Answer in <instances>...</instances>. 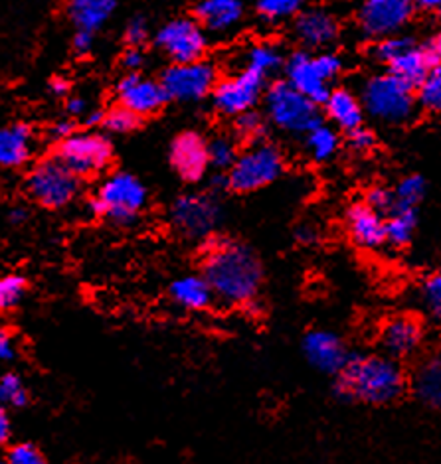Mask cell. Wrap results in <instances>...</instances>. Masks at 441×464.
Here are the masks:
<instances>
[{"label": "cell", "mask_w": 441, "mask_h": 464, "mask_svg": "<svg viewBox=\"0 0 441 464\" xmlns=\"http://www.w3.org/2000/svg\"><path fill=\"white\" fill-rule=\"evenodd\" d=\"M16 358V344H15V336L8 333V330H3L0 333V360L10 362Z\"/></svg>", "instance_id": "bcb514c9"}, {"label": "cell", "mask_w": 441, "mask_h": 464, "mask_svg": "<svg viewBox=\"0 0 441 464\" xmlns=\"http://www.w3.org/2000/svg\"><path fill=\"white\" fill-rule=\"evenodd\" d=\"M236 130L241 139L258 140L263 135V121L258 113H244L236 119Z\"/></svg>", "instance_id": "b9f144b4"}, {"label": "cell", "mask_w": 441, "mask_h": 464, "mask_svg": "<svg viewBox=\"0 0 441 464\" xmlns=\"http://www.w3.org/2000/svg\"><path fill=\"white\" fill-rule=\"evenodd\" d=\"M256 10L261 20L283 22L301 13V3L299 0H261Z\"/></svg>", "instance_id": "d6a6232c"}, {"label": "cell", "mask_w": 441, "mask_h": 464, "mask_svg": "<svg viewBox=\"0 0 441 464\" xmlns=\"http://www.w3.org/2000/svg\"><path fill=\"white\" fill-rule=\"evenodd\" d=\"M367 204L378 214H392L396 209L394 192L384 186H374L367 194Z\"/></svg>", "instance_id": "60d3db41"}, {"label": "cell", "mask_w": 441, "mask_h": 464, "mask_svg": "<svg viewBox=\"0 0 441 464\" xmlns=\"http://www.w3.org/2000/svg\"><path fill=\"white\" fill-rule=\"evenodd\" d=\"M171 162L182 180H201L211 167V145L196 132H182L171 145Z\"/></svg>", "instance_id": "2e32d148"}, {"label": "cell", "mask_w": 441, "mask_h": 464, "mask_svg": "<svg viewBox=\"0 0 441 464\" xmlns=\"http://www.w3.org/2000/svg\"><path fill=\"white\" fill-rule=\"evenodd\" d=\"M220 218V206L208 196H182L172 206V222L186 237H211Z\"/></svg>", "instance_id": "5bb4252c"}, {"label": "cell", "mask_w": 441, "mask_h": 464, "mask_svg": "<svg viewBox=\"0 0 441 464\" xmlns=\"http://www.w3.org/2000/svg\"><path fill=\"white\" fill-rule=\"evenodd\" d=\"M261 90L263 77L250 70H244L216 85V90L212 92L214 107L228 117H240L250 113V109L258 103Z\"/></svg>", "instance_id": "4fadbf2b"}, {"label": "cell", "mask_w": 441, "mask_h": 464, "mask_svg": "<svg viewBox=\"0 0 441 464\" xmlns=\"http://www.w3.org/2000/svg\"><path fill=\"white\" fill-rule=\"evenodd\" d=\"M266 107L271 123L288 132H311L321 125L317 103L297 92L289 82H275L266 95Z\"/></svg>", "instance_id": "8992f818"}, {"label": "cell", "mask_w": 441, "mask_h": 464, "mask_svg": "<svg viewBox=\"0 0 441 464\" xmlns=\"http://www.w3.org/2000/svg\"><path fill=\"white\" fill-rule=\"evenodd\" d=\"M8 464H48L46 457L30 443H20L10 447L8 455H6Z\"/></svg>", "instance_id": "ab89813d"}, {"label": "cell", "mask_w": 441, "mask_h": 464, "mask_svg": "<svg viewBox=\"0 0 441 464\" xmlns=\"http://www.w3.org/2000/svg\"><path fill=\"white\" fill-rule=\"evenodd\" d=\"M388 68H390L392 75L398 77V80H402L406 85H410V87H414V90H417V87L424 83L429 70H432V65H429V62L426 60L422 48L414 46L412 50L402 53L398 60L392 62Z\"/></svg>", "instance_id": "4316f807"}, {"label": "cell", "mask_w": 441, "mask_h": 464, "mask_svg": "<svg viewBox=\"0 0 441 464\" xmlns=\"http://www.w3.org/2000/svg\"><path fill=\"white\" fill-rule=\"evenodd\" d=\"M340 70H343V62L335 53L309 56L305 52H297L285 65L288 82L317 105L328 102L333 93L328 90V82H333Z\"/></svg>", "instance_id": "5b68a950"}, {"label": "cell", "mask_w": 441, "mask_h": 464, "mask_svg": "<svg viewBox=\"0 0 441 464\" xmlns=\"http://www.w3.org/2000/svg\"><path fill=\"white\" fill-rule=\"evenodd\" d=\"M161 85L174 102H198L216 90V70L208 62L172 63L162 72Z\"/></svg>", "instance_id": "8fae6325"}, {"label": "cell", "mask_w": 441, "mask_h": 464, "mask_svg": "<svg viewBox=\"0 0 441 464\" xmlns=\"http://www.w3.org/2000/svg\"><path fill=\"white\" fill-rule=\"evenodd\" d=\"M244 16V6L238 0H206L194 6V20L212 32L234 28Z\"/></svg>", "instance_id": "44dd1931"}, {"label": "cell", "mask_w": 441, "mask_h": 464, "mask_svg": "<svg viewBox=\"0 0 441 464\" xmlns=\"http://www.w3.org/2000/svg\"><path fill=\"white\" fill-rule=\"evenodd\" d=\"M28 218V212H26V209L24 208H13V209H10V214H8V219H10V224H22V222H24V219Z\"/></svg>", "instance_id": "db71d44e"}, {"label": "cell", "mask_w": 441, "mask_h": 464, "mask_svg": "<svg viewBox=\"0 0 441 464\" xmlns=\"http://www.w3.org/2000/svg\"><path fill=\"white\" fill-rule=\"evenodd\" d=\"M348 145L352 150L357 152H367L374 147V135L368 129H357L348 132Z\"/></svg>", "instance_id": "ee69618b"}, {"label": "cell", "mask_w": 441, "mask_h": 464, "mask_svg": "<svg viewBox=\"0 0 441 464\" xmlns=\"http://www.w3.org/2000/svg\"><path fill=\"white\" fill-rule=\"evenodd\" d=\"M26 190L44 208L58 209L74 202L80 192V176H75L56 157L44 159L30 170Z\"/></svg>", "instance_id": "52a82bcc"}, {"label": "cell", "mask_w": 441, "mask_h": 464, "mask_svg": "<svg viewBox=\"0 0 441 464\" xmlns=\"http://www.w3.org/2000/svg\"><path fill=\"white\" fill-rule=\"evenodd\" d=\"M3 464H8V462H6V460H5V462H3Z\"/></svg>", "instance_id": "6f0895ef"}, {"label": "cell", "mask_w": 441, "mask_h": 464, "mask_svg": "<svg viewBox=\"0 0 441 464\" xmlns=\"http://www.w3.org/2000/svg\"><path fill=\"white\" fill-rule=\"evenodd\" d=\"M32 149H34V135L24 123H16L0 132V164L6 169H18L26 164Z\"/></svg>", "instance_id": "7402d4cb"}, {"label": "cell", "mask_w": 441, "mask_h": 464, "mask_svg": "<svg viewBox=\"0 0 441 464\" xmlns=\"http://www.w3.org/2000/svg\"><path fill=\"white\" fill-rule=\"evenodd\" d=\"M416 46L412 38L407 36H392V38H384L380 40L377 46H374L372 53L374 58H377L378 62L390 65L392 62L398 60L402 53H406L407 50H412Z\"/></svg>", "instance_id": "e575fe53"}, {"label": "cell", "mask_w": 441, "mask_h": 464, "mask_svg": "<svg viewBox=\"0 0 441 464\" xmlns=\"http://www.w3.org/2000/svg\"><path fill=\"white\" fill-rule=\"evenodd\" d=\"M119 102L137 117H149L159 111L169 95L161 82H152L139 73H129L117 85Z\"/></svg>", "instance_id": "9a60e30c"}, {"label": "cell", "mask_w": 441, "mask_h": 464, "mask_svg": "<svg viewBox=\"0 0 441 464\" xmlns=\"http://www.w3.org/2000/svg\"><path fill=\"white\" fill-rule=\"evenodd\" d=\"M325 109L328 119L340 129L352 132L362 127L365 105H362V102H358V97L355 93H350L348 90H335L330 93Z\"/></svg>", "instance_id": "cb8c5ba5"}, {"label": "cell", "mask_w": 441, "mask_h": 464, "mask_svg": "<svg viewBox=\"0 0 441 464\" xmlns=\"http://www.w3.org/2000/svg\"><path fill=\"white\" fill-rule=\"evenodd\" d=\"M50 132L54 139H58L62 142L74 135V125L70 123V121H58V123L50 129Z\"/></svg>", "instance_id": "681fc988"}, {"label": "cell", "mask_w": 441, "mask_h": 464, "mask_svg": "<svg viewBox=\"0 0 441 464\" xmlns=\"http://www.w3.org/2000/svg\"><path fill=\"white\" fill-rule=\"evenodd\" d=\"M68 90H70V83L65 82V80H62V77H56V80L52 82V92L56 93V95L62 97V95L68 93Z\"/></svg>", "instance_id": "11a10c76"}, {"label": "cell", "mask_w": 441, "mask_h": 464, "mask_svg": "<svg viewBox=\"0 0 441 464\" xmlns=\"http://www.w3.org/2000/svg\"><path fill=\"white\" fill-rule=\"evenodd\" d=\"M123 65L127 70H131V73H137V70L142 65V62H145V56H142L141 48H129L125 53H123Z\"/></svg>", "instance_id": "7dc6e473"}, {"label": "cell", "mask_w": 441, "mask_h": 464, "mask_svg": "<svg viewBox=\"0 0 441 464\" xmlns=\"http://www.w3.org/2000/svg\"><path fill=\"white\" fill-rule=\"evenodd\" d=\"M171 295L176 304L189 311H202L212 303L214 291L204 277H182L171 285Z\"/></svg>", "instance_id": "484cf974"}, {"label": "cell", "mask_w": 441, "mask_h": 464, "mask_svg": "<svg viewBox=\"0 0 441 464\" xmlns=\"http://www.w3.org/2000/svg\"><path fill=\"white\" fill-rule=\"evenodd\" d=\"M283 63V56L278 46L273 44H256L246 52V70L258 73L261 77H268L270 73L278 72Z\"/></svg>", "instance_id": "83f0119b"}, {"label": "cell", "mask_w": 441, "mask_h": 464, "mask_svg": "<svg viewBox=\"0 0 441 464\" xmlns=\"http://www.w3.org/2000/svg\"><path fill=\"white\" fill-rule=\"evenodd\" d=\"M92 44H93V34H90V32L77 30V34L74 36V48H75V52H80V53L90 52Z\"/></svg>", "instance_id": "c3c4849f"}, {"label": "cell", "mask_w": 441, "mask_h": 464, "mask_svg": "<svg viewBox=\"0 0 441 464\" xmlns=\"http://www.w3.org/2000/svg\"><path fill=\"white\" fill-rule=\"evenodd\" d=\"M113 149L99 132H74L60 142L56 159L62 160L75 176H92L102 172L112 162Z\"/></svg>", "instance_id": "9c48e42d"}, {"label": "cell", "mask_w": 441, "mask_h": 464, "mask_svg": "<svg viewBox=\"0 0 441 464\" xmlns=\"http://www.w3.org/2000/svg\"><path fill=\"white\" fill-rule=\"evenodd\" d=\"M426 194V182L422 176H406V179L396 186L394 198H396V209H416ZM394 209V212H396Z\"/></svg>", "instance_id": "1f68e13d"}, {"label": "cell", "mask_w": 441, "mask_h": 464, "mask_svg": "<svg viewBox=\"0 0 441 464\" xmlns=\"http://www.w3.org/2000/svg\"><path fill=\"white\" fill-rule=\"evenodd\" d=\"M412 390L424 405L441 409V353H432L416 368Z\"/></svg>", "instance_id": "603a6c76"}, {"label": "cell", "mask_w": 441, "mask_h": 464, "mask_svg": "<svg viewBox=\"0 0 441 464\" xmlns=\"http://www.w3.org/2000/svg\"><path fill=\"white\" fill-rule=\"evenodd\" d=\"M65 109H68V113H70V115L80 117V115H83V113H85L87 103L83 102L82 97H72L70 102H68V105H65Z\"/></svg>", "instance_id": "816d5d0a"}, {"label": "cell", "mask_w": 441, "mask_h": 464, "mask_svg": "<svg viewBox=\"0 0 441 464\" xmlns=\"http://www.w3.org/2000/svg\"><path fill=\"white\" fill-rule=\"evenodd\" d=\"M139 119L133 111H129L123 105H119L112 111L105 113V121H103V127L109 132H131L133 129H137L139 125Z\"/></svg>", "instance_id": "74e56055"}, {"label": "cell", "mask_w": 441, "mask_h": 464, "mask_svg": "<svg viewBox=\"0 0 441 464\" xmlns=\"http://www.w3.org/2000/svg\"><path fill=\"white\" fill-rule=\"evenodd\" d=\"M414 10L407 0H368L358 8V28L368 38H392L412 20Z\"/></svg>", "instance_id": "7c38bea8"}, {"label": "cell", "mask_w": 441, "mask_h": 464, "mask_svg": "<svg viewBox=\"0 0 441 464\" xmlns=\"http://www.w3.org/2000/svg\"><path fill=\"white\" fill-rule=\"evenodd\" d=\"M398 77L388 73L374 75L362 87V105L374 119L384 123L400 125L412 119L417 95Z\"/></svg>", "instance_id": "3957f363"}, {"label": "cell", "mask_w": 441, "mask_h": 464, "mask_svg": "<svg viewBox=\"0 0 441 464\" xmlns=\"http://www.w3.org/2000/svg\"><path fill=\"white\" fill-rule=\"evenodd\" d=\"M103 121H105V113H103V111H93L92 115H87V117H85V123L90 125V127L103 125Z\"/></svg>", "instance_id": "9f6ffc18"}, {"label": "cell", "mask_w": 441, "mask_h": 464, "mask_svg": "<svg viewBox=\"0 0 441 464\" xmlns=\"http://www.w3.org/2000/svg\"><path fill=\"white\" fill-rule=\"evenodd\" d=\"M283 170L281 152L268 142H258L256 147L240 154L234 167L228 172L230 190L253 192L258 188L271 184Z\"/></svg>", "instance_id": "ba28073f"}, {"label": "cell", "mask_w": 441, "mask_h": 464, "mask_svg": "<svg viewBox=\"0 0 441 464\" xmlns=\"http://www.w3.org/2000/svg\"><path fill=\"white\" fill-rule=\"evenodd\" d=\"M347 227L352 241L365 249H377L386 241V219L367 202L348 209Z\"/></svg>", "instance_id": "ffe728a7"}, {"label": "cell", "mask_w": 441, "mask_h": 464, "mask_svg": "<svg viewBox=\"0 0 441 464\" xmlns=\"http://www.w3.org/2000/svg\"><path fill=\"white\" fill-rule=\"evenodd\" d=\"M422 296H424V304L427 308V313L432 314L436 323L441 324V273L432 275V277L424 283Z\"/></svg>", "instance_id": "f35d334b"}, {"label": "cell", "mask_w": 441, "mask_h": 464, "mask_svg": "<svg viewBox=\"0 0 441 464\" xmlns=\"http://www.w3.org/2000/svg\"><path fill=\"white\" fill-rule=\"evenodd\" d=\"M149 38V24L142 16H135L125 28V40L131 48H139Z\"/></svg>", "instance_id": "7bdbcfd3"}, {"label": "cell", "mask_w": 441, "mask_h": 464, "mask_svg": "<svg viewBox=\"0 0 441 464\" xmlns=\"http://www.w3.org/2000/svg\"><path fill=\"white\" fill-rule=\"evenodd\" d=\"M238 160V152H236V145L226 137L214 139L211 142V164L214 169L226 170L231 169Z\"/></svg>", "instance_id": "8d00e7d4"}, {"label": "cell", "mask_w": 441, "mask_h": 464, "mask_svg": "<svg viewBox=\"0 0 441 464\" xmlns=\"http://www.w3.org/2000/svg\"><path fill=\"white\" fill-rule=\"evenodd\" d=\"M26 293V281L20 275H6V277L0 281V308L3 311H10L15 308L22 296Z\"/></svg>", "instance_id": "d590c367"}, {"label": "cell", "mask_w": 441, "mask_h": 464, "mask_svg": "<svg viewBox=\"0 0 441 464\" xmlns=\"http://www.w3.org/2000/svg\"><path fill=\"white\" fill-rule=\"evenodd\" d=\"M303 352L313 368L325 373H340L350 360V353L337 334L327 330H313L303 340Z\"/></svg>", "instance_id": "ac0fdd59"}, {"label": "cell", "mask_w": 441, "mask_h": 464, "mask_svg": "<svg viewBox=\"0 0 441 464\" xmlns=\"http://www.w3.org/2000/svg\"><path fill=\"white\" fill-rule=\"evenodd\" d=\"M204 279L226 304H250L261 285V263L250 247L224 237L204 239Z\"/></svg>", "instance_id": "6da1fadb"}, {"label": "cell", "mask_w": 441, "mask_h": 464, "mask_svg": "<svg viewBox=\"0 0 441 464\" xmlns=\"http://www.w3.org/2000/svg\"><path fill=\"white\" fill-rule=\"evenodd\" d=\"M416 8L422 10L426 14L441 18V0H422V3L416 5Z\"/></svg>", "instance_id": "f907efd6"}, {"label": "cell", "mask_w": 441, "mask_h": 464, "mask_svg": "<svg viewBox=\"0 0 441 464\" xmlns=\"http://www.w3.org/2000/svg\"><path fill=\"white\" fill-rule=\"evenodd\" d=\"M295 36L307 48H325L338 36V22L325 8H307L295 16Z\"/></svg>", "instance_id": "d6986e66"}, {"label": "cell", "mask_w": 441, "mask_h": 464, "mask_svg": "<svg viewBox=\"0 0 441 464\" xmlns=\"http://www.w3.org/2000/svg\"><path fill=\"white\" fill-rule=\"evenodd\" d=\"M420 48L432 68L434 65H439L441 63V32H436V34L429 36Z\"/></svg>", "instance_id": "f6af8a7d"}, {"label": "cell", "mask_w": 441, "mask_h": 464, "mask_svg": "<svg viewBox=\"0 0 441 464\" xmlns=\"http://www.w3.org/2000/svg\"><path fill=\"white\" fill-rule=\"evenodd\" d=\"M157 46L172 63L202 62L208 40L202 26L194 18H174L157 32Z\"/></svg>", "instance_id": "30bf717a"}, {"label": "cell", "mask_w": 441, "mask_h": 464, "mask_svg": "<svg viewBox=\"0 0 441 464\" xmlns=\"http://www.w3.org/2000/svg\"><path fill=\"white\" fill-rule=\"evenodd\" d=\"M417 103L429 113H441V63L429 70L424 83L417 87Z\"/></svg>", "instance_id": "4dcf8cb0"}, {"label": "cell", "mask_w": 441, "mask_h": 464, "mask_svg": "<svg viewBox=\"0 0 441 464\" xmlns=\"http://www.w3.org/2000/svg\"><path fill=\"white\" fill-rule=\"evenodd\" d=\"M0 403L13 409H22L28 405V390L16 373H6L0 380Z\"/></svg>", "instance_id": "836d02e7"}, {"label": "cell", "mask_w": 441, "mask_h": 464, "mask_svg": "<svg viewBox=\"0 0 441 464\" xmlns=\"http://www.w3.org/2000/svg\"><path fill=\"white\" fill-rule=\"evenodd\" d=\"M113 0H74L68 5V16L82 32H90L102 28L115 10Z\"/></svg>", "instance_id": "d4e9b609"}, {"label": "cell", "mask_w": 441, "mask_h": 464, "mask_svg": "<svg viewBox=\"0 0 441 464\" xmlns=\"http://www.w3.org/2000/svg\"><path fill=\"white\" fill-rule=\"evenodd\" d=\"M333 392L340 400L392 403L406 392V373L388 356H350L347 368L337 375Z\"/></svg>", "instance_id": "7a4b0ae2"}, {"label": "cell", "mask_w": 441, "mask_h": 464, "mask_svg": "<svg viewBox=\"0 0 441 464\" xmlns=\"http://www.w3.org/2000/svg\"><path fill=\"white\" fill-rule=\"evenodd\" d=\"M10 437V419L8 413L3 411L0 413V443H6Z\"/></svg>", "instance_id": "f5cc1de1"}, {"label": "cell", "mask_w": 441, "mask_h": 464, "mask_svg": "<svg viewBox=\"0 0 441 464\" xmlns=\"http://www.w3.org/2000/svg\"><path fill=\"white\" fill-rule=\"evenodd\" d=\"M337 149H338V137L330 127L321 123L311 132H307V150L315 160L330 159L337 152Z\"/></svg>", "instance_id": "f546056e"}, {"label": "cell", "mask_w": 441, "mask_h": 464, "mask_svg": "<svg viewBox=\"0 0 441 464\" xmlns=\"http://www.w3.org/2000/svg\"><path fill=\"white\" fill-rule=\"evenodd\" d=\"M424 340V324L422 320L414 314H400L390 318L382 326L380 344L388 358L400 360L407 358L422 346Z\"/></svg>", "instance_id": "e0dca14e"}, {"label": "cell", "mask_w": 441, "mask_h": 464, "mask_svg": "<svg viewBox=\"0 0 441 464\" xmlns=\"http://www.w3.org/2000/svg\"><path fill=\"white\" fill-rule=\"evenodd\" d=\"M416 229V209H396L386 219V241L396 247H404L410 243Z\"/></svg>", "instance_id": "f1b7e54d"}, {"label": "cell", "mask_w": 441, "mask_h": 464, "mask_svg": "<svg viewBox=\"0 0 441 464\" xmlns=\"http://www.w3.org/2000/svg\"><path fill=\"white\" fill-rule=\"evenodd\" d=\"M147 204V190L133 174L117 172L99 186L97 196L90 202L92 214L107 216L113 222L127 226L133 222Z\"/></svg>", "instance_id": "277c9868"}]
</instances>
